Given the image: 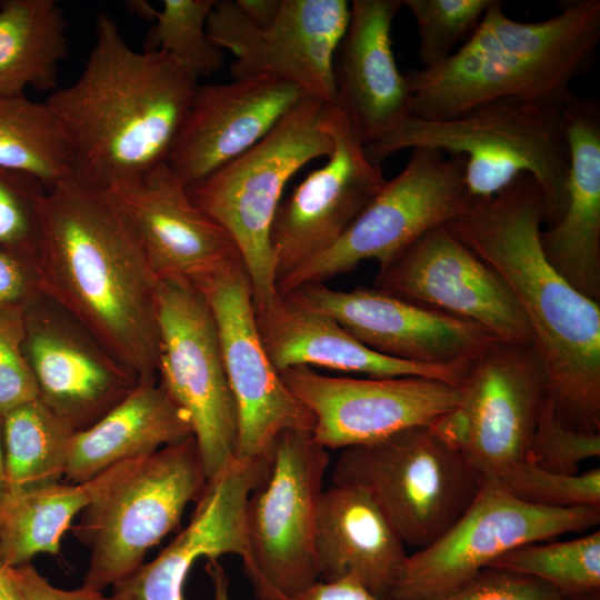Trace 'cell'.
<instances>
[{
	"mask_svg": "<svg viewBox=\"0 0 600 600\" xmlns=\"http://www.w3.org/2000/svg\"><path fill=\"white\" fill-rule=\"evenodd\" d=\"M542 193L521 174L498 194L471 200L446 226L504 280L532 332L548 400L566 427L600 433V302L574 290L540 244Z\"/></svg>",
	"mask_w": 600,
	"mask_h": 600,
	"instance_id": "6da1fadb",
	"label": "cell"
},
{
	"mask_svg": "<svg viewBox=\"0 0 600 600\" xmlns=\"http://www.w3.org/2000/svg\"><path fill=\"white\" fill-rule=\"evenodd\" d=\"M36 258L40 290L138 381L158 380V280L104 191L72 176L47 191Z\"/></svg>",
	"mask_w": 600,
	"mask_h": 600,
	"instance_id": "7a4b0ae2",
	"label": "cell"
},
{
	"mask_svg": "<svg viewBox=\"0 0 600 600\" xmlns=\"http://www.w3.org/2000/svg\"><path fill=\"white\" fill-rule=\"evenodd\" d=\"M199 78L168 53L134 50L100 12L82 72L46 100L66 133L72 177L108 191L167 163Z\"/></svg>",
	"mask_w": 600,
	"mask_h": 600,
	"instance_id": "3957f363",
	"label": "cell"
},
{
	"mask_svg": "<svg viewBox=\"0 0 600 600\" xmlns=\"http://www.w3.org/2000/svg\"><path fill=\"white\" fill-rule=\"evenodd\" d=\"M599 41V0H567L556 16L533 22L509 18L502 1L491 0L473 33L450 57L403 73L411 116L447 120L500 98L563 106Z\"/></svg>",
	"mask_w": 600,
	"mask_h": 600,
	"instance_id": "277c9868",
	"label": "cell"
},
{
	"mask_svg": "<svg viewBox=\"0 0 600 600\" xmlns=\"http://www.w3.org/2000/svg\"><path fill=\"white\" fill-rule=\"evenodd\" d=\"M416 148L463 157L471 200L489 199L519 176L529 174L544 199V226L554 224L564 211L569 148L563 106L500 98L447 120L410 116L364 144L367 157L377 166L397 151Z\"/></svg>",
	"mask_w": 600,
	"mask_h": 600,
	"instance_id": "5b68a950",
	"label": "cell"
},
{
	"mask_svg": "<svg viewBox=\"0 0 600 600\" xmlns=\"http://www.w3.org/2000/svg\"><path fill=\"white\" fill-rule=\"evenodd\" d=\"M207 481L190 436L83 482L88 502L74 532L90 548L83 586L102 591L140 567L148 550L179 526Z\"/></svg>",
	"mask_w": 600,
	"mask_h": 600,
	"instance_id": "8992f818",
	"label": "cell"
},
{
	"mask_svg": "<svg viewBox=\"0 0 600 600\" xmlns=\"http://www.w3.org/2000/svg\"><path fill=\"white\" fill-rule=\"evenodd\" d=\"M324 104L307 97L262 140L187 187L193 203L236 242L254 307L279 294L270 230L287 182L308 162L332 152L333 141L322 122Z\"/></svg>",
	"mask_w": 600,
	"mask_h": 600,
	"instance_id": "52a82bcc",
	"label": "cell"
},
{
	"mask_svg": "<svg viewBox=\"0 0 600 600\" xmlns=\"http://www.w3.org/2000/svg\"><path fill=\"white\" fill-rule=\"evenodd\" d=\"M487 477L429 426L343 449L332 483L366 491L404 544L422 549L469 508Z\"/></svg>",
	"mask_w": 600,
	"mask_h": 600,
	"instance_id": "ba28073f",
	"label": "cell"
},
{
	"mask_svg": "<svg viewBox=\"0 0 600 600\" xmlns=\"http://www.w3.org/2000/svg\"><path fill=\"white\" fill-rule=\"evenodd\" d=\"M266 480L246 504L243 569L258 600H286L319 581L314 529L328 449L304 429L280 432Z\"/></svg>",
	"mask_w": 600,
	"mask_h": 600,
	"instance_id": "9c48e42d",
	"label": "cell"
},
{
	"mask_svg": "<svg viewBox=\"0 0 600 600\" xmlns=\"http://www.w3.org/2000/svg\"><path fill=\"white\" fill-rule=\"evenodd\" d=\"M466 159L433 148L412 149L410 158L359 213L342 237L277 283L287 293L307 283H324L366 260L387 267L428 230L444 226L471 203Z\"/></svg>",
	"mask_w": 600,
	"mask_h": 600,
	"instance_id": "30bf717a",
	"label": "cell"
},
{
	"mask_svg": "<svg viewBox=\"0 0 600 600\" xmlns=\"http://www.w3.org/2000/svg\"><path fill=\"white\" fill-rule=\"evenodd\" d=\"M600 509L524 502L487 478L461 517L429 546L408 554L391 600H434L471 581L510 550L598 526Z\"/></svg>",
	"mask_w": 600,
	"mask_h": 600,
	"instance_id": "8fae6325",
	"label": "cell"
},
{
	"mask_svg": "<svg viewBox=\"0 0 600 600\" xmlns=\"http://www.w3.org/2000/svg\"><path fill=\"white\" fill-rule=\"evenodd\" d=\"M158 382L189 416L207 477L236 459L237 411L211 310L190 281H158Z\"/></svg>",
	"mask_w": 600,
	"mask_h": 600,
	"instance_id": "7c38bea8",
	"label": "cell"
},
{
	"mask_svg": "<svg viewBox=\"0 0 600 600\" xmlns=\"http://www.w3.org/2000/svg\"><path fill=\"white\" fill-rule=\"evenodd\" d=\"M349 18L346 0H282L276 19L259 28L236 0H221L208 17L207 32L236 57L232 79L270 77L336 104L334 57Z\"/></svg>",
	"mask_w": 600,
	"mask_h": 600,
	"instance_id": "4fadbf2b",
	"label": "cell"
},
{
	"mask_svg": "<svg viewBox=\"0 0 600 600\" xmlns=\"http://www.w3.org/2000/svg\"><path fill=\"white\" fill-rule=\"evenodd\" d=\"M194 286L211 310L236 404V458L267 454L274 438L284 430L312 431V414L288 390L261 342L243 262L238 261Z\"/></svg>",
	"mask_w": 600,
	"mask_h": 600,
	"instance_id": "5bb4252c",
	"label": "cell"
},
{
	"mask_svg": "<svg viewBox=\"0 0 600 600\" xmlns=\"http://www.w3.org/2000/svg\"><path fill=\"white\" fill-rule=\"evenodd\" d=\"M322 122L332 152L281 200L272 220L277 283L334 244L387 180L336 104H324Z\"/></svg>",
	"mask_w": 600,
	"mask_h": 600,
	"instance_id": "9a60e30c",
	"label": "cell"
},
{
	"mask_svg": "<svg viewBox=\"0 0 600 600\" xmlns=\"http://www.w3.org/2000/svg\"><path fill=\"white\" fill-rule=\"evenodd\" d=\"M374 288L474 322L499 340L533 346L529 323L508 284L446 224L428 230L379 269Z\"/></svg>",
	"mask_w": 600,
	"mask_h": 600,
	"instance_id": "2e32d148",
	"label": "cell"
},
{
	"mask_svg": "<svg viewBox=\"0 0 600 600\" xmlns=\"http://www.w3.org/2000/svg\"><path fill=\"white\" fill-rule=\"evenodd\" d=\"M280 377L312 414V436L326 449L343 450L429 426L461 399L459 387L423 377L354 379L309 367L287 369Z\"/></svg>",
	"mask_w": 600,
	"mask_h": 600,
	"instance_id": "e0dca14e",
	"label": "cell"
},
{
	"mask_svg": "<svg viewBox=\"0 0 600 600\" xmlns=\"http://www.w3.org/2000/svg\"><path fill=\"white\" fill-rule=\"evenodd\" d=\"M460 389V451L487 478L526 460L548 396L534 347L496 339L476 357Z\"/></svg>",
	"mask_w": 600,
	"mask_h": 600,
	"instance_id": "ac0fdd59",
	"label": "cell"
},
{
	"mask_svg": "<svg viewBox=\"0 0 600 600\" xmlns=\"http://www.w3.org/2000/svg\"><path fill=\"white\" fill-rule=\"evenodd\" d=\"M24 350L39 398L83 430L139 382L74 318L42 293L23 312Z\"/></svg>",
	"mask_w": 600,
	"mask_h": 600,
	"instance_id": "d6986e66",
	"label": "cell"
},
{
	"mask_svg": "<svg viewBox=\"0 0 600 600\" xmlns=\"http://www.w3.org/2000/svg\"><path fill=\"white\" fill-rule=\"evenodd\" d=\"M329 314L363 346L421 364L473 360L497 338L481 326L400 299L377 288L339 291L307 283L287 293Z\"/></svg>",
	"mask_w": 600,
	"mask_h": 600,
	"instance_id": "ffe728a7",
	"label": "cell"
},
{
	"mask_svg": "<svg viewBox=\"0 0 600 600\" xmlns=\"http://www.w3.org/2000/svg\"><path fill=\"white\" fill-rule=\"evenodd\" d=\"M104 192L132 229L158 281L179 278L194 284L242 261L231 236L193 203L167 163Z\"/></svg>",
	"mask_w": 600,
	"mask_h": 600,
	"instance_id": "44dd1931",
	"label": "cell"
},
{
	"mask_svg": "<svg viewBox=\"0 0 600 600\" xmlns=\"http://www.w3.org/2000/svg\"><path fill=\"white\" fill-rule=\"evenodd\" d=\"M270 453L236 458L208 481L188 526L159 556L114 582L111 600H183L186 579L200 558L247 557L246 504L269 474Z\"/></svg>",
	"mask_w": 600,
	"mask_h": 600,
	"instance_id": "7402d4cb",
	"label": "cell"
},
{
	"mask_svg": "<svg viewBox=\"0 0 600 600\" xmlns=\"http://www.w3.org/2000/svg\"><path fill=\"white\" fill-rule=\"evenodd\" d=\"M307 97L270 77L199 84L167 164L192 186L262 140Z\"/></svg>",
	"mask_w": 600,
	"mask_h": 600,
	"instance_id": "603a6c76",
	"label": "cell"
},
{
	"mask_svg": "<svg viewBox=\"0 0 600 600\" xmlns=\"http://www.w3.org/2000/svg\"><path fill=\"white\" fill-rule=\"evenodd\" d=\"M402 0H353L333 64L336 106L363 142L386 136L411 116L404 74L396 63L391 28Z\"/></svg>",
	"mask_w": 600,
	"mask_h": 600,
	"instance_id": "cb8c5ba5",
	"label": "cell"
},
{
	"mask_svg": "<svg viewBox=\"0 0 600 600\" xmlns=\"http://www.w3.org/2000/svg\"><path fill=\"white\" fill-rule=\"evenodd\" d=\"M254 319L279 373L294 367H320L369 378L423 377L460 388L474 360L421 364L383 356L359 342L329 314L288 294L279 293L269 303L254 307Z\"/></svg>",
	"mask_w": 600,
	"mask_h": 600,
	"instance_id": "d4e9b609",
	"label": "cell"
},
{
	"mask_svg": "<svg viewBox=\"0 0 600 600\" xmlns=\"http://www.w3.org/2000/svg\"><path fill=\"white\" fill-rule=\"evenodd\" d=\"M569 148L566 207L540 232L543 254L578 292L600 302V106L574 93L563 104Z\"/></svg>",
	"mask_w": 600,
	"mask_h": 600,
	"instance_id": "484cf974",
	"label": "cell"
},
{
	"mask_svg": "<svg viewBox=\"0 0 600 600\" xmlns=\"http://www.w3.org/2000/svg\"><path fill=\"white\" fill-rule=\"evenodd\" d=\"M314 556L323 581L351 576L376 596L389 599L408 553L366 491L332 483L318 503Z\"/></svg>",
	"mask_w": 600,
	"mask_h": 600,
	"instance_id": "4316f807",
	"label": "cell"
},
{
	"mask_svg": "<svg viewBox=\"0 0 600 600\" xmlns=\"http://www.w3.org/2000/svg\"><path fill=\"white\" fill-rule=\"evenodd\" d=\"M192 427L157 381L139 382L120 402L71 440L64 477L83 483L104 469L187 439Z\"/></svg>",
	"mask_w": 600,
	"mask_h": 600,
	"instance_id": "83f0119b",
	"label": "cell"
},
{
	"mask_svg": "<svg viewBox=\"0 0 600 600\" xmlns=\"http://www.w3.org/2000/svg\"><path fill=\"white\" fill-rule=\"evenodd\" d=\"M67 26L56 0L0 1V97L56 90L69 58Z\"/></svg>",
	"mask_w": 600,
	"mask_h": 600,
	"instance_id": "f1b7e54d",
	"label": "cell"
},
{
	"mask_svg": "<svg viewBox=\"0 0 600 600\" xmlns=\"http://www.w3.org/2000/svg\"><path fill=\"white\" fill-rule=\"evenodd\" d=\"M88 502L83 483L9 491L0 499V563L14 568L38 553L57 554L73 517Z\"/></svg>",
	"mask_w": 600,
	"mask_h": 600,
	"instance_id": "f546056e",
	"label": "cell"
},
{
	"mask_svg": "<svg viewBox=\"0 0 600 600\" xmlns=\"http://www.w3.org/2000/svg\"><path fill=\"white\" fill-rule=\"evenodd\" d=\"M7 488L26 490L59 483L77 432L40 399L1 416Z\"/></svg>",
	"mask_w": 600,
	"mask_h": 600,
	"instance_id": "4dcf8cb0",
	"label": "cell"
},
{
	"mask_svg": "<svg viewBox=\"0 0 600 600\" xmlns=\"http://www.w3.org/2000/svg\"><path fill=\"white\" fill-rule=\"evenodd\" d=\"M0 166L36 177L47 190L72 176L66 133L46 101L0 97Z\"/></svg>",
	"mask_w": 600,
	"mask_h": 600,
	"instance_id": "1f68e13d",
	"label": "cell"
},
{
	"mask_svg": "<svg viewBox=\"0 0 600 600\" xmlns=\"http://www.w3.org/2000/svg\"><path fill=\"white\" fill-rule=\"evenodd\" d=\"M500 568L542 580L562 596L600 591V531L567 541L519 546L493 560Z\"/></svg>",
	"mask_w": 600,
	"mask_h": 600,
	"instance_id": "d6a6232c",
	"label": "cell"
},
{
	"mask_svg": "<svg viewBox=\"0 0 600 600\" xmlns=\"http://www.w3.org/2000/svg\"><path fill=\"white\" fill-rule=\"evenodd\" d=\"M214 3L216 0H163L143 50L168 53L189 64L199 77L216 72L223 66L224 57L207 32Z\"/></svg>",
	"mask_w": 600,
	"mask_h": 600,
	"instance_id": "836d02e7",
	"label": "cell"
},
{
	"mask_svg": "<svg viewBox=\"0 0 600 600\" xmlns=\"http://www.w3.org/2000/svg\"><path fill=\"white\" fill-rule=\"evenodd\" d=\"M496 480L513 497L548 508L590 507L600 509V469L561 473L522 460L511 464Z\"/></svg>",
	"mask_w": 600,
	"mask_h": 600,
	"instance_id": "e575fe53",
	"label": "cell"
},
{
	"mask_svg": "<svg viewBox=\"0 0 600 600\" xmlns=\"http://www.w3.org/2000/svg\"><path fill=\"white\" fill-rule=\"evenodd\" d=\"M491 0H402L412 13L419 36L422 69L446 60L458 42L467 41Z\"/></svg>",
	"mask_w": 600,
	"mask_h": 600,
	"instance_id": "d590c367",
	"label": "cell"
},
{
	"mask_svg": "<svg viewBox=\"0 0 600 600\" xmlns=\"http://www.w3.org/2000/svg\"><path fill=\"white\" fill-rule=\"evenodd\" d=\"M46 187L33 176L0 166V248L36 261Z\"/></svg>",
	"mask_w": 600,
	"mask_h": 600,
	"instance_id": "8d00e7d4",
	"label": "cell"
},
{
	"mask_svg": "<svg viewBox=\"0 0 600 600\" xmlns=\"http://www.w3.org/2000/svg\"><path fill=\"white\" fill-rule=\"evenodd\" d=\"M599 456L600 433H584L566 427L547 398L526 460L546 470L574 474L580 472L583 461Z\"/></svg>",
	"mask_w": 600,
	"mask_h": 600,
	"instance_id": "74e56055",
	"label": "cell"
},
{
	"mask_svg": "<svg viewBox=\"0 0 600 600\" xmlns=\"http://www.w3.org/2000/svg\"><path fill=\"white\" fill-rule=\"evenodd\" d=\"M23 312L0 307V416L39 398L24 350Z\"/></svg>",
	"mask_w": 600,
	"mask_h": 600,
	"instance_id": "f35d334b",
	"label": "cell"
},
{
	"mask_svg": "<svg viewBox=\"0 0 600 600\" xmlns=\"http://www.w3.org/2000/svg\"><path fill=\"white\" fill-rule=\"evenodd\" d=\"M550 584L533 577L488 567L458 590L434 600H562Z\"/></svg>",
	"mask_w": 600,
	"mask_h": 600,
	"instance_id": "ab89813d",
	"label": "cell"
},
{
	"mask_svg": "<svg viewBox=\"0 0 600 600\" xmlns=\"http://www.w3.org/2000/svg\"><path fill=\"white\" fill-rule=\"evenodd\" d=\"M41 293L36 261L0 248V307L26 309Z\"/></svg>",
	"mask_w": 600,
	"mask_h": 600,
	"instance_id": "60d3db41",
	"label": "cell"
},
{
	"mask_svg": "<svg viewBox=\"0 0 600 600\" xmlns=\"http://www.w3.org/2000/svg\"><path fill=\"white\" fill-rule=\"evenodd\" d=\"M9 569L22 600H108L101 591L86 586L76 590L56 588L30 563Z\"/></svg>",
	"mask_w": 600,
	"mask_h": 600,
	"instance_id": "b9f144b4",
	"label": "cell"
},
{
	"mask_svg": "<svg viewBox=\"0 0 600 600\" xmlns=\"http://www.w3.org/2000/svg\"><path fill=\"white\" fill-rule=\"evenodd\" d=\"M286 600H391L372 593L358 579L348 576L334 581H317Z\"/></svg>",
	"mask_w": 600,
	"mask_h": 600,
	"instance_id": "7bdbcfd3",
	"label": "cell"
},
{
	"mask_svg": "<svg viewBox=\"0 0 600 600\" xmlns=\"http://www.w3.org/2000/svg\"><path fill=\"white\" fill-rule=\"evenodd\" d=\"M248 19L259 28L269 26L278 16L282 0H236Z\"/></svg>",
	"mask_w": 600,
	"mask_h": 600,
	"instance_id": "ee69618b",
	"label": "cell"
},
{
	"mask_svg": "<svg viewBox=\"0 0 600 600\" xmlns=\"http://www.w3.org/2000/svg\"><path fill=\"white\" fill-rule=\"evenodd\" d=\"M206 572L213 586V600H230V580L222 564L217 559L208 560Z\"/></svg>",
	"mask_w": 600,
	"mask_h": 600,
	"instance_id": "f6af8a7d",
	"label": "cell"
},
{
	"mask_svg": "<svg viewBox=\"0 0 600 600\" xmlns=\"http://www.w3.org/2000/svg\"><path fill=\"white\" fill-rule=\"evenodd\" d=\"M0 600H22L9 567L4 566L0 572Z\"/></svg>",
	"mask_w": 600,
	"mask_h": 600,
	"instance_id": "bcb514c9",
	"label": "cell"
},
{
	"mask_svg": "<svg viewBox=\"0 0 600 600\" xmlns=\"http://www.w3.org/2000/svg\"><path fill=\"white\" fill-rule=\"evenodd\" d=\"M126 7L130 12L137 14L143 20L153 22L157 9H154L149 2L141 0L127 1Z\"/></svg>",
	"mask_w": 600,
	"mask_h": 600,
	"instance_id": "7dc6e473",
	"label": "cell"
},
{
	"mask_svg": "<svg viewBox=\"0 0 600 600\" xmlns=\"http://www.w3.org/2000/svg\"><path fill=\"white\" fill-rule=\"evenodd\" d=\"M7 490H8V488H7L6 472H4L1 416H0V499L7 492Z\"/></svg>",
	"mask_w": 600,
	"mask_h": 600,
	"instance_id": "c3c4849f",
	"label": "cell"
},
{
	"mask_svg": "<svg viewBox=\"0 0 600 600\" xmlns=\"http://www.w3.org/2000/svg\"><path fill=\"white\" fill-rule=\"evenodd\" d=\"M562 600H600V591L589 592V593H579V594H569L562 596Z\"/></svg>",
	"mask_w": 600,
	"mask_h": 600,
	"instance_id": "681fc988",
	"label": "cell"
},
{
	"mask_svg": "<svg viewBox=\"0 0 600 600\" xmlns=\"http://www.w3.org/2000/svg\"><path fill=\"white\" fill-rule=\"evenodd\" d=\"M1 568H2V566H1V563H0V572H1Z\"/></svg>",
	"mask_w": 600,
	"mask_h": 600,
	"instance_id": "f907efd6",
	"label": "cell"
}]
</instances>
